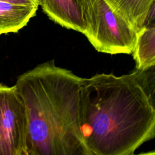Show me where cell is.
<instances>
[{"label": "cell", "instance_id": "obj_13", "mask_svg": "<svg viewBox=\"0 0 155 155\" xmlns=\"http://www.w3.org/2000/svg\"><path fill=\"white\" fill-rule=\"evenodd\" d=\"M74 1H76V2H77V1H78V0H74Z\"/></svg>", "mask_w": 155, "mask_h": 155}, {"label": "cell", "instance_id": "obj_6", "mask_svg": "<svg viewBox=\"0 0 155 155\" xmlns=\"http://www.w3.org/2000/svg\"><path fill=\"white\" fill-rule=\"evenodd\" d=\"M138 33L145 25L147 18L155 0H106Z\"/></svg>", "mask_w": 155, "mask_h": 155}, {"label": "cell", "instance_id": "obj_11", "mask_svg": "<svg viewBox=\"0 0 155 155\" xmlns=\"http://www.w3.org/2000/svg\"><path fill=\"white\" fill-rule=\"evenodd\" d=\"M131 155H155V152L154 151H151L146 153H142L140 154H134V153L131 154Z\"/></svg>", "mask_w": 155, "mask_h": 155}, {"label": "cell", "instance_id": "obj_5", "mask_svg": "<svg viewBox=\"0 0 155 155\" xmlns=\"http://www.w3.org/2000/svg\"><path fill=\"white\" fill-rule=\"evenodd\" d=\"M43 12L62 27L83 33L85 24L81 8L74 0H40Z\"/></svg>", "mask_w": 155, "mask_h": 155}, {"label": "cell", "instance_id": "obj_4", "mask_svg": "<svg viewBox=\"0 0 155 155\" xmlns=\"http://www.w3.org/2000/svg\"><path fill=\"white\" fill-rule=\"evenodd\" d=\"M25 105L15 86L0 84V155H20L27 134Z\"/></svg>", "mask_w": 155, "mask_h": 155}, {"label": "cell", "instance_id": "obj_1", "mask_svg": "<svg viewBox=\"0 0 155 155\" xmlns=\"http://www.w3.org/2000/svg\"><path fill=\"white\" fill-rule=\"evenodd\" d=\"M79 120L93 155H131L155 136V107L131 73L82 78Z\"/></svg>", "mask_w": 155, "mask_h": 155}, {"label": "cell", "instance_id": "obj_9", "mask_svg": "<svg viewBox=\"0 0 155 155\" xmlns=\"http://www.w3.org/2000/svg\"><path fill=\"white\" fill-rule=\"evenodd\" d=\"M151 104L155 107V65L131 72Z\"/></svg>", "mask_w": 155, "mask_h": 155}, {"label": "cell", "instance_id": "obj_8", "mask_svg": "<svg viewBox=\"0 0 155 155\" xmlns=\"http://www.w3.org/2000/svg\"><path fill=\"white\" fill-rule=\"evenodd\" d=\"M132 54L136 68L155 65V23L146 24L137 33Z\"/></svg>", "mask_w": 155, "mask_h": 155}, {"label": "cell", "instance_id": "obj_2", "mask_svg": "<svg viewBox=\"0 0 155 155\" xmlns=\"http://www.w3.org/2000/svg\"><path fill=\"white\" fill-rule=\"evenodd\" d=\"M81 79L54 60L18 78L14 86L25 108L28 155H93L80 127Z\"/></svg>", "mask_w": 155, "mask_h": 155}, {"label": "cell", "instance_id": "obj_7", "mask_svg": "<svg viewBox=\"0 0 155 155\" xmlns=\"http://www.w3.org/2000/svg\"><path fill=\"white\" fill-rule=\"evenodd\" d=\"M38 8L0 1V35L18 32L35 15Z\"/></svg>", "mask_w": 155, "mask_h": 155}, {"label": "cell", "instance_id": "obj_3", "mask_svg": "<svg viewBox=\"0 0 155 155\" xmlns=\"http://www.w3.org/2000/svg\"><path fill=\"white\" fill-rule=\"evenodd\" d=\"M85 24L82 34L99 52L132 54L137 33L106 0H78Z\"/></svg>", "mask_w": 155, "mask_h": 155}, {"label": "cell", "instance_id": "obj_10", "mask_svg": "<svg viewBox=\"0 0 155 155\" xmlns=\"http://www.w3.org/2000/svg\"><path fill=\"white\" fill-rule=\"evenodd\" d=\"M0 1L12 4L33 6L36 7H38V6L40 5V0H0Z\"/></svg>", "mask_w": 155, "mask_h": 155}, {"label": "cell", "instance_id": "obj_12", "mask_svg": "<svg viewBox=\"0 0 155 155\" xmlns=\"http://www.w3.org/2000/svg\"><path fill=\"white\" fill-rule=\"evenodd\" d=\"M20 155H28V153H27L25 150H23V151H22V152L21 153Z\"/></svg>", "mask_w": 155, "mask_h": 155}]
</instances>
